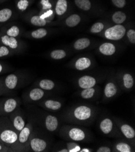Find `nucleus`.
I'll return each mask as SVG.
<instances>
[{
    "instance_id": "nucleus-1",
    "label": "nucleus",
    "mask_w": 135,
    "mask_h": 152,
    "mask_svg": "<svg viewBox=\"0 0 135 152\" xmlns=\"http://www.w3.org/2000/svg\"><path fill=\"white\" fill-rule=\"evenodd\" d=\"M0 117V142L10 147L13 150V147L18 140V133L13 128L8 117Z\"/></svg>"
},
{
    "instance_id": "nucleus-2",
    "label": "nucleus",
    "mask_w": 135,
    "mask_h": 152,
    "mask_svg": "<svg viewBox=\"0 0 135 152\" xmlns=\"http://www.w3.org/2000/svg\"><path fill=\"white\" fill-rule=\"evenodd\" d=\"M33 131V126L31 123L26 124L25 127L18 133V140L13 147V151H26Z\"/></svg>"
},
{
    "instance_id": "nucleus-3",
    "label": "nucleus",
    "mask_w": 135,
    "mask_h": 152,
    "mask_svg": "<svg viewBox=\"0 0 135 152\" xmlns=\"http://www.w3.org/2000/svg\"><path fill=\"white\" fill-rule=\"evenodd\" d=\"M21 101L18 98L0 99V116L10 114L19 107Z\"/></svg>"
},
{
    "instance_id": "nucleus-4",
    "label": "nucleus",
    "mask_w": 135,
    "mask_h": 152,
    "mask_svg": "<svg viewBox=\"0 0 135 152\" xmlns=\"http://www.w3.org/2000/svg\"><path fill=\"white\" fill-rule=\"evenodd\" d=\"M23 78L15 73H10L3 79L4 94L17 89L22 84Z\"/></svg>"
},
{
    "instance_id": "nucleus-5",
    "label": "nucleus",
    "mask_w": 135,
    "mask_h": 152,
    "mask_svg": "<svg viewBox=\"0 0 135 152\" xmlns=\"http://www.w3.org/2000/svg\"><path fill=\"white\" fill-rule=\"evenodd\" d=\"M126 33V29L124 26L121 24H117L107 28L104 33V36L109 40L117 41L122 39Z\"/></svg>"
},
{
    "instance_id": "nucleus-6",
    "label": "nucleus",
    "mask_w": 135,
    "mask_h": 152,
    "mask_svg": "<svg viewBox=\"0 0 135 152\" xmlns=\"http://www.w3.org/2000/svg\"><path fill=\"white\" fill-rule=\"evenodd\" d=\"M9 115V118L13 128L19 133L26 125V121L24 115L18 108Z\"/></svg>"
},
{
    "instance_id": "nucleus-7",
    "label": "nucleus",
    "mask_w": 135,
    "mask_h": 152,
    "mask_svg": "<svg viewBox=\"0 0 135 152\" xmlns=\"http://www.w3.org/2000/svg\"><path fill=\"white\" fill-rule=\"evenodd\" d=\"M93 115L92 109L87 105H80L72 112L73 117L78 121H85L90 119Z\"/></svg>"
},
{
    "instance_id": "nucleus-8",
    "label": "nucleus",
    "mask_w": 135,
    "mask_h": 152,
    "mask_svg": "<svg viewBox=\"0 0 135 152\" xmlns=\"http://www.w3.org/2000/svg\"><path fill=\"white\" fill-rule=\"evenodd\" d=\"M47 148V142L46 140L39 137H32L30 139L28 150H32L34 152L44 151Z\"/></svg>"
},
{
    "instance_id": "nucleus-9",
    "label": "nucleus",
    "mask_w": 135,
    "mask_h": 152,
    "mask_svg": "<svg viewBox=\"0 0 135 152\" xmlns=\"http://www.w3.org/2000/svg\"><path fill=\"white\" fill-rule=\"evenodd\" d=\"M0 44L7 47L11 50H17L20 49V42L15 37H12L1 34Z\"/></svg>"
},
{
    "instance_id": "nucleus-10",
    "label": "nucleus",
    "mask_w": 135,
    "mask_h": 152,
    "mask_svg": "<svg viewBox=\"0 0 135 152\" xmlns=\"http://www.w3.org/2000/svg\"><path fill=\"white\" fill-rule=\"evenodd\" d=\"M67 135L69 139L77 142L84 141L87 137L85 131L77 127L71 128L68 130Z\"/></svg>"
},
{
    "instance_id": "nucleus-11",
    "label": "nucleus",
    "mask_w": 135,
    "mask_h": 152,
    "mask_svg": "<svg viewBox=\"0 0 135 152\" xmlns=\"http://www.w3.org/2000/svg\"><path fill=\"white\" fill-rule=\"evenodd\" d=\"M45 94H46L45 90L40 88L39 87H35L29 91L26 98L28 102H37L42 99Z\"/></svg>"
},
{
    "instance_id": "nucleus-12",
    "label": "nucleus",
    "mask_w": 135,
    "mask_h": 152,
    "mask_svg": "<svg viewBox=\"0 0 135 152\" xmlns=\"http://www.w3.org/2000/svg\"><path fill=\"white\" fill-rule=\"evenodd\" d=\"M96 83L97 81L96 78L89 75L82 76L78 80V86L82 89L94 87L96 86Z\"/></svg>"
},
{
    "instance_id": "nucleus-13",
    "label": "nucleus",
    "mask_w": 135,
    "mask_h": 152,
    "mask_svg": "<svg viewBox=\"0 0 135 152\" xmlns=\"http://www.w3.org/2000/svg\"><path fill=\"white\" fill-rule=\"evenodd\" d=\"M46 129L49 132H55L58 127L59 121L58 118L52 115H48L44 121Z\"/></svg>"
},
{
    "instance_id": "nucleus-14",
    "label": "nucleus",
    "mask_w": 135,
    "mask_h": 152,
    "mask_svg": "<svg viewBox=\"0 0 135 152\" xmlns=\"http://www.w3.org/2000/svg\"><path fill=\"white\" fill-rule=\"evenodd\" d=\"M113 128V121L109 118H104L100 123L99 129L102 133L104 134H109L112 131Z\"/></svg>"
},
{
    "instance_id": "nucleus-15",
    "label": "nucleus",
    "mask_w": 135,
    "mask_h": 152,
    "mask_svg": "<svg viewBox=\"0 0 135 152\" xmlns=\"http://www.w3.org/2000/svg\"><path fill=\"white\" fill-rule=\"evenodd\" d=\"M99 50L104 55L111 56L115 53L116 47L112 43L105 42L100 45Z\"/></svg>"
},
{
    "instance_id": "nucleus-16",
    "label": "nucleus",
    "mask_w": 135,
    "mask_h": 152,
    "mask_svg": "<svg viewBox=\"0 0 135 152\" xmlns=\"http://www.w3.org/2000/svg\"><path fill=\"white\" fill-rule=\"evenodd\" d=\"M117 92V86L113 82H109L104 87V96L107 98H111L115 96Z\"/></svg>"
},
{
    "instance_id": "nucleus-17",
    "label": "nucleus",
    "mask_w": 135,
    "mask_h": 152,
    "mask_svg": "<svg viewBox=\"0 0 135 152\" xmlns=\"http://www.w3.org/2000/svg\"><path fill=\"white\" fill-rule=\"evenodd\" d=\"M41 105L44 108L53 111L58 110L62 107L61 102L53 99L45 100L41 103Z\"/></svg>"
},
{
    "instance_id": "nucleus-18",
    "label": "nucleus",
    "mask_w": 135,
    "mask_h": 152,
    "mask_svg": "<svg viewBox=\"0 0 135 152\" xmlns=\"http://www.w3.org/2000/svg\"><path fill=\"white\" fill-rule=\"evenodd\" d=\"M92 65V61L88 58L86 57H82L79 58L74 64V67L76 69L78 70H85Z\"/></svg>"
},
{
    "instance_id": "nucleus-19",
    "label": "nucleus",
    "mask_w": 135,
    "mask_h": 152,
    "mask_svg": "<svg viewBox=\"0 0 135 152\" xmlns=\"http://www.w3.org/2000/svg\"><path fill=\"white\" fill-rule=\"evenodd\" d=\"M120 130L127 139L132 140L134 138L135 131L131 126L127 124H121L120 126Z\"/></svg>"
},
{
    "instance_id": "nucleus-20",
    "label": "nucleus",
    "mask_w": 135,
    "mask_h": 152,
    "mask_svg": "<svg viewBox=\"0 0 135 152\" xmlns=\"http://www.w3.org/2000/svg\"><path fill=\"white\" fill-rule=\"evenodd\" d=\"M2 32H3V34L12 37L17 38L21 34V30L18 26L16 25H12L6 29L5 28L2 30Z\"/></svg>"
},
{
    "instance_id": "nucleus-21",
    "label": "nucleus",
    "mask_w": 135,
    "mask_h": 152,
    "mask_svg": "<svg viewBox=\"0 0 135 152\" xmlns=\"http://www.w3.org/2000/svg\"><path fill=\"white\" fill-rule=\"evenodd\" d=\"M90 44V41L87 38H82L77 40L74 43L73 47L76 50H80L87 48Z\"/></svg>"
},
{
    "instance_id": "nucleus-22",
    "label": "nucleus",
    "mask_w": 135,
    "mask_h": 152,
    "mask_svg": "<svg viewBox=\"0 0 135 152\" xmlns=\"http://www.w3.org/2000/svg\"><path fill=\"white\" fill-rule=\"evenodd\" d=\"M37 86L40 88L44 90H53L55 87V83L49 79H43L40 80L38 83Z\"/></svg>"
},
{
    "instance_id": "nucleus-23",
    "label": "nucleus",
    "mask_w": 135,
    "mask_h": 152,
    "mask_svg": "<svg viewBox=\"0 0 135 152\" xmlns=\"http://www.w3.org/2000/svg\"><path fill=\"white\" fill-rule=\"evenodd\" d=\"M13 12L10 9L4 8L0 10V24H3L10 20Z\"/></svg>"
},
{
    "instance_id": "nucleus-24",
    "label": "nucleus",
    "mask_w": 135,
    "mask_h": 152,
    "mask_svg": "<svg viewBox=\"0 0 135 152\" xmlns=\"http://www.w3.org/2000/svg\"><path fill=\"white\" fill-rule=\"evenodd\" d=\"M123 84L126 89L130 90L133 88L134 86V78L130 73H126L123 75Z\"/></svg>"
},
{
    "instance_id": "nucleus-25",
    "label": "nucleus",
    "mask_w": 135,
    "mask_h": 152,
    "mask_svg": "<svg viewBox=\"0 0 135 152\" xmlns=\"http://www.w3.org/2000/svg\"><path fill=\"white\" fill-rule=\"evenodd\" d=\"M47 35V30L44 28H39L30 32L29 36L34 39H41Z\"/></svg>"
},
{
    "instance_id": "nucleus-26",
    "label": "nucleus",
    "mask_w": 135,
    "mask_h": 152,
    "mask_svg": "<svg viewBox=\"0 0 135 152\" xmlns=\"http://www.w3.org/2000/svg\"><path fill=\"white\" fill-rule=\"evenodd\" d=\"M81 20V19L80 15L77 14H73L66 19V24L70 27H73L78 25Z\"/></svg>"
},
{
    "instance_id": "nucleus-27",
    "label": "nucleus",
    "mask_w": 135,
    "mask_h": 152,
    "mask_svg": "<svg viewBox=\"0 0 135 152\" xmlns=\"http://www.w3.org/2000/svg\"><path fill=\"white\" fill-rule=\"evenodd\" d=\"M67 9V0H58L56 6V12L58 15L64 14Z\"/></svg>"
},
{
    "instance_id": "nucleus-28",
    "label": "nucleus",
    "mask_w": 135,
    "mask_h": 152,
    "mask_svg": "<svg viewBox=\"0 0 135 152\" xmlns=\"http://www.w3.org/2000/svg\"><path fill=\"white\" fill-rule=\"evenodd\" d=\"M127 19V15L123 12L117 11L116 12L112 15V20L116 24H123Z\"/></svg>"
},
{
    "instance_id": "nucleus-29",
    "label": "nucleus",
    "mask_w": 135,
    "mask_h": 152,
    "mask_svg": "<svg viewBox=\"0 0 135 152\" xmlns=\"http://www.w3.org/2000/svg\"><path fill=\"white\" fill-rule=\"evenodd\" d=\"M30 23L35 26L43 27L47 24V21L45 19L41 18L40 15H33L30 18Z\"/></svg>"
},
{
    "instance_id": "nucleus-30",
    "label": "nucleus",
    "mask_w": 135,
    "mask_h": 152,
    "mask_svg": "<svg viewBox=\"0 0 135 152\" xmlns=\"http://www.w3.org/2000/svg\"><path fill=\"white\" fill-rule=\"evenodd\" d=\"M96 92V90L93 87L84 88L80 94L82 98L84 99H89L92 98Z\"/></svg>"
},
{
    "instance_id": "nucleus-31",
    "label": "nucleus",
    "mask_w": 135,
    "mask_h": 152,
    "mask_svg": "<svg viewBox=\"0 0 135 152\" xmlns=\"http://www.w3.org/2000/svg\"><path fill=\"white\" fill-rule=\"evenodd\" d=\"M75 4L83 10H88L90 9L92 5L89 0H75Z\"/></svg>"
},
{
    "instance_id": "nucleus-32",
    "label": "nucleus",
    "mask_w": 135,
    "mask_h": 152,
    "mask_svg": "<svg viewBox=\"0 0 135 152\" xmlns=\"http://www.w3.org/2000/svg\"><path fill=\"white\" fill-rule=\"evenodd\" d=\"M115 148L117 151L119 152H131L132 151L131 147L130 145L126 142H120L116 144Z\"/></svg>"
},
{
    "instance_id": "nucleus-33",
    "label": "nucleus",
    "mask_w": 135,
    "mask_h": 152,
    "mask_svg": "<svg viewBox=\"0 0 135 152\" xmlns=\"http://www.w3.org/2000/svg\"><path fill=\"white\" fill-rule=\"evenodd\" d=\"M66 56V52L62 49H58L53 50L50 53V57L53 59H61L65 58Z\"/></svg>"
},
{
    "instance_id": "nucleus-34",
    "label": "nucleus",
    "mask_w": 135,
    "mask_h": 152,
    "mask_svg": "<svg viewBox=\"0 0 135 152\" xmlns=\"http://www.w3.org/2000/svg\"><path fill=\"white\" fill-rule=\"evenodd\" d=\"M104 28V25L103 23L98 22L92 25L90 28V32L92 34H98L102 31Z\"/></svg>"
},
{
    "instance_id": "nucleus-35",
    "label": "nucleus",
    "mask_w": 135,
    "mask_h": 152,
    "mask_svg": "<svg viewBox=\"0 0 135 152\" xmlns=\"http://www.w3.org/2000/svg\"><path fill=\"white\" fill-rule=\"evenodd\" d=\"M11 54H12V50L3 44L0 45V58L8 56Z\"/></svg>"
},
{
    "instance_id": "nucleus-36",
    "label": "nucleus",
    "mask_w": 135,
    "mask_h": 152,
    "mask_svg": "<svg viewBox=\"0 0 135 152\" xmlns=\"http://www.w3.org/2000/svg\"><path fill=\"white\" fill-rule=\"evenodd\" d=\"M29 3L28 0H20L17 3V7L22 12L25 11L28 7Z\"/></svg>"
},
{
    "instance_id": "nucleus-37",
    "label": "nucleus",
    "mask_w": 135,
    "mask_h": 152,
    "mask_svg": "<svg viewBox=\"0 0 135 152\" xmlns=\"http://www.w3.org/2000/svg\"><path fill=\"white\" fill-rule=\"evenodd\" d=\"M127 36L129 41L133 44H135V30L134 29H130L127 32Z\"/></svg>"
},
{
    "instance_id": "nucleus-38",
    "label": "nucleus",
    "mask_w": 135,
    "mask_h": 152,
    "mask_svg": "<svg viewBox=\"0 0 135 152\" xmlns=\"http://www.w3.org/2000/svg\"><path fill=\"white\" fill-rule=\"evenodd\" d=\"M113 4L118 8H123L126 5V0H112Z\"/></svg>"
},
{
    "instance_id": "nucleus-39",
    "label": "nucleus",
    "mask_w": 135,
    "mask_h": 152,
    "mask_svg": "<svg viewBox=\"0 0 135 152\" xmlns=\"http://www.w3.org/2000/svg\"><path fill=\"white\" fill-rule=\"evenodd\" d=\"M41 4L42 6L43 10H48L50 9L52 7V5L49 1V0H41Z\"/></svg>"
},
{
    "instance_id": "nucleus-40",
    "label": "nucleus",
    "mask_w": 135,
    "mask_h": 152,
    "mask_svg": "<svg viewBox=\"0 0 135 152\" xmlns=\"http://www.w3.org/2000/svg\"><path fill=\"white\" fill-rule=\"evenodd\" d=\"M52 14H53V11L52 10H49L45 12L44 13H41L39 15H40L41 18H43V19H45L46 20H47L49 18V17H50L51 15H52Z\"/></svg>"
},
{
    "instance_id": "nucleus-41",
    "label": "nucleus",
    "mask_w": 135,
    "mask_h": 152,
    "mask_svg": "<svg viewBox=\"0 0 135 152\" xmlns=\"http://www.w3.org/2000/svg\"><path fill=\"white\" fill-rule=\"evenodd\" d=\"M3 151H13V150L10 147L0 142V152Z\"/></svg>"
},
{
    "instance_id": "nucleus-42",
    "label": "nucleus",
    "mask_w": 135,
    "mask_h": 152,
    "mask_svg": "<svg viewBox=\"0 0 135 152\" xmlns=\"http://www.w3.org/2000/svg\"><path fill=\"white\" fill-rule=\"evenodd\" d=\"M97 152H110L112 151V149L107 146H101L97 148Z\"/></svg>"
},
{
    "instance_id": "nucleus-43",
    "label": "nucleus",
    "mask_w": 135,
    "mask_h": 152,
    "mask_svg": "<svg viewBox=\"0 0 135 152\" xmlns=\"http://www.w3.org/2000/svg\"><path fill=\"white\" fill-rule=\"evenodd\" d=\"M4 94V86H3V79H0V96Z\"/></svg>"
},
{
    "instance_id": "nucleus-44",
    "label": "nucleus",
    "mask_w": 135,
    "mask_h": 152,
    "mask_svg": "<svg viewBox=\"0 0 135 152\" xmlns=\"http://www.w3.org/2000/svg\"><path fill=\"white\" fill-rule=\"evenodd\" d=\"M6 70V69L5 66L3 63H0V75L5 72Z\"/></svg>"
},
{
    "instance_id": "nucleus-45",
    "label": "nucleus",
    "mask_w": 135,
    "mask_h": 152,
    "mask_svg": "<svg viewBox=\"0 0 135 152\" xmlns=\"http://www.w3.org/2000/svg\"><path fill=\"white\" fill-rule=\"evenodd\" d=\"M58 151H59V152H70V150L69 148H63L61 150H59Z\"/></svg>"
},
{
    "instance_id": "nucleus-46",
    "label": "nucleus",
    "mask_w": 135,
    "mask_h": 152,
    "mask_svg": "<svg viewBox=\"0 0 135 152\" xmlns=\"http://www.w3.org/2000/svg\"><path fill=\"white\" fill-rule=\"evenodd\" d=\"M81 151H90L88 149H82Z\"/></svg>"
},
{
    "instance_id": "nucleus-47",
    "label": "nucleus",
    "mask_w": 135,
    "mask_h": 152,
    "mask_svg": "<svg viewBox=\"0 0 135 152\" xmlns=\"http://www.w3.org/2000/svg\"><path fill=\"white\" fill-rule=\"evenodd\" d=\"M0 39H1V34H0Z\"/></svg>"
},
{
    "instance_id": "nucleus-48",
    "label": "nucleus",
    "mask_w": 135,
    "mask_h": 152,
    "mask_svg": "<svg viewBox=\"0 0 135 152\" xmlns=\"http://www.w3.org/2000/svg\"><path fill=\"white\" fill-rule=\"evenodd\" d=\"M0 1H1V0H0Z\"/></svg>"
}]
</instances>
